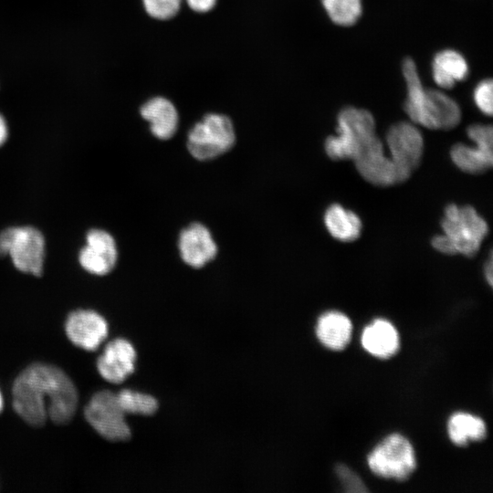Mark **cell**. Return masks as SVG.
I'll return each instance as SVG.
<instances>
[{
    "instance_id": "8992f818",
    "label": "cell",
    "mask_w": 493,
    "mask_h": 493,
    "mask_svg": "<svg viewBox=\"0 0 493 493\" xmlns=\"http://www.w3.org/2000/svg\"><path fill=\"white\" fill-rule=\"evenodd\" d=\"M0 256L7 257L20 272L40 277L46 259V239L32 226H15L0 232Z\"/></svg>"
},
{
    "instance_id": "d6986e66",
    "label": "cell",
    "mask_w": 493,
    "mask_h": 493,
    "mask_svg": "<svg viewBox=\"0 0 493 493\" xmlns=\"http://www.w3.org/2000/svg\"><path fill=\"white\" fill-rule=\"evenodd\" d=\"M468 66L464 57L452 49L438 52L433 60L432 74L442 89H451L456 81L466 79Z\"/></svg>"
},
{
    "instance_id": "9a60e30c",
    "label": "cell",
    "mask_w": 493,
    "mask_h": 493,
    "mask_svg": "<svg viewBox=\"0 0 493 493\" xmlns=\"http://www.w3.org/2000/svg\"><path fill=\"white\" fill-rule=\"evenodd\" d=\"M139 115L147 123L153 137L161 141L172 139L180 127L177 108L171 100L163 96H152L143 101Z\"/></svg>"
},
{
    "instance_id": "cb8c5ba5",
    "label": "cell",
    "mask_w": 493,
    "mask_h": 493,
    "mask_svg": "<svg viewBox=\"0 0 493 493\" xmlns=\"http://www.w3.org/2000/svg\"><path fill=\"white\" fill-rule=\"evenodd\" d=\"M146 15L152 19L165 21L174 17L184 0H141Z\"/></svg>"
},
{
    "instance_id": "4fadbf2b",
    "label": "cell",
    "mask_w": 493,
    "mask_h": 493,
    "mask_svg": "<svg viewBox=\"0 0 493 493\" xmlns=\"http://www.w3.org/2000/svg\"><path fill=\"white\" fill-rule=\"evenodd\" d=\"M359 173L376 186H390L398 184L395 167L386 156L383 142L374 138L352 160Z\"/></svg>"
},
{
    "instance_id": "3957f363",
    "label": "cell",
    "mask_w": 493,
    "mask_h": 493,
    "mask_svg": "<svg viewBox=\"0 0 493 493\" xmlns=\"http://www.w3.org/2000/svg\"><path fill=\"white\" fill-rule=\"evenodd\" d=\"M441 226L444 234L434 236L432 246L446 255L474 257L488 233L487 222L470 205H447Z\"/></svg>"
},
{
    "instance_id": "ffe728a7",
    "label": "cell",
    "mask_w": 493,
    "mask_h": 493,
    "mask_svg": "<svg viewBox=\"0 0 493 493\" xmlns=\"http://www.w3.org/2000/svg\"><path fill=\"white\" fill-rule=\"evenodd\" d=\"M324 223L330 236L342 242L356 240L362 227V221L355 213L338 204L327 208Z\"/></svg>"
},
{
    "instance_id": "4316f807",
    "label": "cell",
    "mask_w": 493,
    "mask_h": 493,
    "mask_svg": "<svg viewBox=\"0 0 493 493\" xmlns=\"http://www.w3.org/2000/svg\"><path fill=\"white\" fill-rule=\"evenodd\" d=\"M217 0H184L186 6L192 11L199 14L207 13L212 10Z\"/></svg>"
},
{
    "instance_id": "5b68a950",
    "label": "cell",
    "mask_w": 493,
    "mask_h": 493,
    "mask_svg": "<svg viewBox=\"0 0 493 493\" xmlns=\"http://www.w3.org/2000/svg\"><path fill=\"white\" fill-rule=\"evenodd\" d=\"M236 140L232 119L225 113L210 111L189 127L186 146L193 157L207 161L229 151Z\"/></svg>"
},
{
    "instance_id": "8fae6325",
    "label": "cell",
    "mask_w": 493,
    "mask_h": 493,
    "mask_svg": "<svg viewBox=\"0 0 493 493\" xmlns=\"http://www.w3.org/2000/svg\"><path fill=\"white\" fill-rule=\"evenodd\" d=\"M117 260L118 248L114 237L106 230L89 229L78 254L79 266L89 274L104 276L114 268Z\"/></svg>"
},
{
    "instance_id": "ac0fdd59",
    "label": "cell",
    "mask_w": 493,
    "mask_h": 493,
    "mask_svg": "<svg viewBox=\"0 0 493 493\" xmlns=\"http://www.w3.org/2000/svg\"><path fill=\"white\" fill-rule=\"evenodd\" d=\"M351 330V322L347 316L339 311H329L319 318L316 334L324 346L339 351L349 343Z\"/></svg>"
},
{
    "instance_id": "f546056e",
    "label": "cell",
    "mask_w": 493,
    "mask_h": 493,
    "mask_svg": "<svg viewBox=\"0 0 493 493\" xmlns=\"http://www.w3.org/2000/svg\"><path fill=\"white\" fill-rule=\"evenodd\" d=\"M3 407H4V400H3V396H2V393H1V391H0V413L3 410Z\"/></svg>"
},
{
    "instance_id": "2e32d148",
    "label": "cell",
    "mask_w": 493,
    "mask_h": 493,
    "mask_svg": "<svg viewBox=\"0 0 493 493\" xmlns=\"http://www.w3.org/2000/svg\"><path fill=\"white\" fill-rule=\"evenodd\" d=\"M178 246L182 259L193 267H204L217 253L209 229L200 223L191 224L181 232Z\"/></svg>"
},
{
    "instance_id": "30bf717a",
    "label": "cell",
    "mask_w": 493,
    "mask_h": 493,
    "mask_svg": "<svg viewBox=\"0 0 493 493\" xmlns=\"http://www.w3.org/2000/svg\"><path fill=\"white\" fill-rule=\"evenodd\" d=\"M476 147L456 143L450 151L453 163L463 172L478 174L493 164V131L490 125L473 124L467 130Z\"/></svg>"
},
{
    "instance_id": "e0dca14e",
    "label": "cell",
    "mask_w": 493,
    "mask_h": 493,
    "mask_svg": "<svg viewBox=\"0 0 493 493\" xmlns=\"http://www.w3.org/2000/svg\"><path fill=\"white\" fill-rule=\"evenodd\" d=\"M362 344L371 354L389 358L398 351V332L391 322L378 319L363 330Z\"/></svg>"
},
{
    "instance_id": "52a82bcc",
    "label": "cell",
    "mask_w": 493,
    "mask_h": 493,
    "mask_svg": "<svg viewBox=\"0 0 493 493\" xmlns=\"http://www.w3.org/2000/svg\"><path fill=\"white\" fill-rule=\"evenodd\" d=\"M368 465L377 476L396 480L406 479L416 466L414 448L399 434L385 437L368 456Z\"/></svg>"
},
{
    "instance_id": "7c38bea8",
    "label": "cell",
    "mask_w": 493,
    "mask_h": 493,
    "mask_svg": "<svg viewBox=\"0 0 493 493\" xmlns=\"http://www.w3.org/2000/svg\"><path fill=\"white\" fill-rule=\"evenodd\" d=\"M65 332L75 346L92 351L107 338L109 326L104 317L97 311L76 309L67 317Z\"/></svg>"
},
{
    "instance_id": "7a4b0ae2",
    "label": "cell",
    "mask_w": 493,
    "mask_h": 493,
    "mask_svg": "<svg viewBox=\"0 0 493 493\" xmlns=\"http://www.w3.org/2000/svg\"><path fill=\"white\" fill-rule=\"evenodd\" d=\"M403 73L407 87L404 110L413 122L432 130H450L458 125V104L442 91L425 89L413 59L404 61Z\"/></svg>"
},
{
    "instance_id": "f1b7e54d",
    "label": "cell",
    "mask_w": 493,
    "mask_h": 493,
    "mask_svg": "<svg viewBox=\"0 0 493 493\" xmlns=\"http://www.w3.org/2000/svg\"><path fill=\"white\" fill-rule=\"evenodd\" d=\"M485 276L489 283V285H492V257L489 256L488 261L485 265Z\"/></svg>"
},
{
    "instance_id": "d4e9b609",
    "label": "cell",
    "mask_w": 493,
    "mask_h": 493,
    "mask_svg": "<svg viewBox=\"0 0 493 493\" xmlns=\"http://www.w3.org/2000/svg\"><path fill=\"white\" fill-rule=\"evenodd\" d=\"M492 86V80L486 79L478 83L474 90V100L476 105L484 114L488 116H490L493 111Z\"/></svg>"
},
{
    "instance_id": "9c48e42d",
    "label": "cell",
    "mask_w": 493,
    "mask_h": 493,
    "mask_svg": "<svg viewBox=\"0 0 493 493\" xmlns=\"http://www.w3.org/2000/svg\"><path fill=\"white\" fill-rule=\"evenodd\" d=\"M386 142L397 182H404L420 164L424 151L422 133L415 125L401 121L389 129Z\"/></svg>"
},
{
    "instance_id": "5bb4252c",
    "label": "cell",
    "mask_w": 493,
    "mask_h": 493,
    "mask_svg": "<svg viewBox=\"0 0 493 493\" xmlns=\"http://www.w3.org/2000/svg\"><path fill=\"white\" fill-rule=\"evenodd\" d=\"M136 351L126 339L110 341L97 360L100 375L110 383L124 382L135 370Z\"/></svg>"
},
{
    "instance_id": "83f0119b",
    "label": "cell",
    "mask_w": 493,
    "mask_h": 493,
    "mask_svg": "<svg viewBox=\"0 0 493 493\" xmlns=\"http://www.w3.org/2000/svg\"><path fill=\"white\" fill-rule=\"evenodd\" d=\"M9 136L8 124L2 113H0V147H2L7 141Z\"/></svg>"
},
{
    "instance_id": "6da1fadb",
    "label": "cell",
    "mask_w": 493,
    "mask_h": 493,
    "mask_svg": "<svg viewBox=\"0 0 493 493\" xmlns=\"http://www.w3.org/2000/svg\"><path fill=\"white\" fill-rule=\"evenodd\" d=\"M13 407L27 425L41 427L49 418L57 425L69 423L75 415L79 394L70 377L59 367L32 363L15 379Z\"/></svg>"
},
{
    "instance_id": "603a6c76",
    "label": "cell",
    "mask_w": 493,
    "mask_h": 493,
    "mask_svg": "<svg viewBox=\"0 0 493 493\" xmlns=\"http://www.w3.org/2000/svg\"><path fill=\"white\" fill-rule=\"evenodd\" d=\"M116 394L124 414L151 415L158 409L157 400L150 394L130 389L121 390Z\"/></svg>"
},
{
    "instance_id": "ba28073f",
    "label": "cell",
    "mask_w": 493,
    "mask_h": 493,
    "mask_svg": "<svg viewBox=\"0 0 493 493\" xmlns=\"http://www.w3.org/2000/svg\"><path fill=\"white\" fill-rule=\"evenodd\" d=\"M84 415L90 426L106 440L126 441L131 435L117 394L110 391L93 394L85 407Z\"/></svg>"
},
{
    "instance_id": "277c9868",
    "label": "cell",
    "mask_w": 493,
    "mask_h": 493,
    "mask_svg": "<svg viewBox=\"0 0 493 493\" xmlns=\"http://www.w3.org/2000/svg\"><path fill=\"white\" fill-rule=\"evenodd\" d=\"M337 134L325 141V152L332 160H353L377 137L375 121L366 110L346 107L338 115Z\"/></svg>"
},
{
    "instance_id": "44dd1931",
    "label": "cell",
    "mask_w": 493,
    "mask_h": 493,
    "mask_svg": "<svg viewBox=\"0 0 493 493\" xmlns=\"http://www.w3.org/2000/svg\"><path fill=\"white\" fill-rule=\"evenodd\" d=\"M448 435L453 443L465 446L469 440H481L486 436L484 421L470 414L456 413L448 421Z\"/></svg>"
},
{
    "instance_id": "484cf974",
    "label": "cell",
    "mask_w": 493,
    "mask_h": 493,
    "mask_svg": "<svg viewBox=\"0 0 493 493\" xmlns=\"http://www.w3.org/2000/svg\"><path fill=\"white\" fill-rule=\"evenodd\" d=\"M338 477L342 482L346 491L350 492H364L367 491L365 485L360 477L348 467L339 465L336 468Z\"/></svg>"
},
{
    "instance_id": "7402d4cb",
    "label": "cell",
    "mask_w": 493,
    "mask_h": 493,
    "mask_svg": "<svg viewBox=\"0 0 493 493\" xmlns=\"http://www.w3.org/2000/svg\"><path fill=\"white\" fill-rule=\"evenodd\" d=\"M322 6L332 22L339 26H351L360 18L362 0H321Z\"/></svg>"
}]
</instances>
